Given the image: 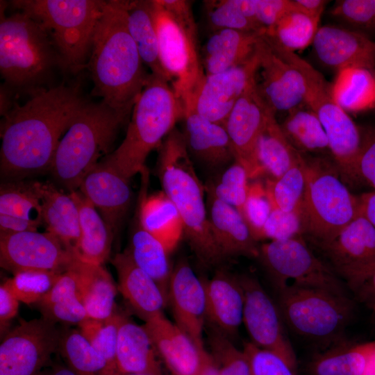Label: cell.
Returning <instances> with one entry per match:
<instances>
[{
  "label": "cell",
  "instance_id": "42",
  "mask_svg": "<svg viewBox=\"0 0 375 375\" xmlns=\"http://www.w3.org/2000/svg\"><path fill=\"white\" fill-rule=\"evenodd\" d=\"M42 185V182L22 180L3 183L0 188V214L40 219Z\"/></svg>",
  "mask_w": 375,
  "mask_h": 375
},
{
  "label": "cell",
  "instance_id": "10",
  "mask_svg": "<svg viewBox=\"0 0 375 375\" xmlns=\"http://www.w3.org/2000/svg\"><path fill=\"white\" fill-rule=\"evenodd\" d=\"M274 50L292 63L306 83L304 102L313 110L326 133L331 158L344 182H355V165L360 148L362 133L348 113L335 101L331 83L309 62L294 52L272 43Z\"/></svg>",
  "mask_w": 375,
  "mask_h": 375
},
{
  "label": "cell",
  "instance_id": "1",
  "mask_svg": "<svg viewBox=\"0 0 375 375\" xmlns=\"http://www.w3.org/2000/svg\"><path fill=\"white\" fill-rule=\"evenodd\" d=\"M31 96L3 115L0 170L9 181L50 169L60 139L88 101L78 84H60Z\"/></svg>",
  "mask_w": 375,
  "mask_h": 375
},
{
  "label": "cell",
  "instance_id": "21",
  "mask_svg": "<svg viewBox=\"0 0 375 375\" xmlns=\"http://www.w3.org/2000/svg\"><path fill=\"white\" fill-rule=\"evenodd\" d=\"M144 326L173 375H201L211 356L164 313L145 322Z\"/></svg>",
  "mask_w": 375,
  "mask_h": 375
},
{
  "label": "cell",
  "instance_id": "16",
  "mask_svg": "<svg viewBox=\"0 0 375 375\" xmlns=\"http://www.w3.org/2000/svg\"><path fill=\"white\" fill-rule=\"evenodd\" d=\"M239 279L244 292L243 322L255 345L273 351L297 368V358L283 325L278 305L258 280L250 275Z\"/></svg>",
  "mask_w": 375,
  "mask_h": 375
},
{
  "label": "cell",
  "instance_id": "56",
  "mask_svg": "<svg viewBox=\"0 0 375 375\" xmlns=\"http://www.w3.org/2000/svg\"><path fill=\"white\" fill-rule=\"evenodd\" d=\"M253 6L255 21L265 32L293 8L291 0H253Z\"/></svg>",
  "mask_w": 375,
  "mask_h": 375
},
{
  "label": "cell",
  "instance_id": "18",
  "mask_svg": "<svg viewBox=\"0 0 375 375\" xmlns=\"http://www.w3.org/2000/svg\"><path fill=\"white\" fill-rule=\"evenodd\" d=\"M260 71L257 81L262 97L276 112L287 111L304 102L306 83L301 72L277 53L267 42L265 33L256 45Z\"/></svg>",
  "mask_w": 375,
  "mask_h": 375
},
{
  "label": "cell",
  "instance_id": "48",
  "mask_svg": "<svg viewBox=\"0 0 375 375\" xmlns=\"http://www.w3.org/2000/svg\"><path fill=\"white\" fill-rule=\"evenodd\" d=\"M330 15L342 26L372 39L375 35V0H339Z\"/></svg>",
  "mask_w": 375,
  "mask_h": 375
},
{
  "label": "cell",
  "instance_id": "59",
  "mask_svg": "<svg viewBox=\"0 0 375 375\" xmlns=\"http://www.w3.org/2000/svg\"><path fill=\"white\" fill-rule=\"evenodd\" d=\"M291 1L295 9L319 19L328 2L326 0H291Z\"/></svg>",
  "mask_w": 375,
  "mask_h": 375
},
{
  "label": "cell",
  "instance_id": "50",
  "mask_svg": "<svg viewBox=\"0 0 375 375\" xmlns=\"http://www.w3.org/2000/svg\"><path fill=\"white\" fill-rule=\"evenodd\" d=\"M210 342L218 375H251L243 350L237 349L225 335L212 332Z\"/></svg>",
  "mask_w": 375,
  "mask_h": 375
},
{
  "label": "cell",
  "instance_id": "13",
  "mask_svg": "<svg viewBox=\"0 0 375 375\" xmlns=\"http://www.w3.org/2000/svg\"><path fill=\"white\" fill-rule=\"evenodd\" d=\"M61 332L43 317L22 319L0 344V375H38L59 348Z\"/></svg>",
  "mask_w": 375,
  "mask_h": 375
},
{
  "label": "cell",
  "instance_id": "11",
  "mask_svg": "<svg viewBox=\"0 0 375 375\" xmlns=\"http://www.w3.org/2000/svg\"><path fill=\"white\" fill-rule=\"evenodd\" d=\"M283 321L299 335L327 342L337 338L349 324L353 304L349 296L304 287L278 290Z\"/></svg>",
  "mask_w": 375,
  "mask_h": 375
},
{
  "label": "cell",
  "instance_id": "5",
  "mask_svg": "<svg viewBox=\"0 0 375 375\" xmlns=\"http://www.w3.org/2000/svg\"><path fill=\"white\" fill-rule=\"evenodd\" d=\"M131 113L102 101H88L58 144L49 169L55 180L69 192L78 190L85 175L108 153Z\"/></svg>",
  "mask_w": 375,
  "mask_h": 375
},
{
  "label": "cell",
  "instance_id": "60",
  "mask_svg": "<svg viewBox=\"0 0 375 375\" xmlns=\"http://www.w3.org/2000/svg\"><path fill=\"white\" fill-rule=\"evenodd\" d=\"M358 215L375 226V190L358 197Z\"/></svg>",
  "mask_w": 375,
  "mask_h": 375
},
{
  "label": "cell",
  "instance_id": "6",
  "mask_svg": "<svg viewBox=\"0 0 375 375\" xmlns=\"http://www.w3.org/2000/svg\"><path fill=\"white\" fill-rule=\"evenodd\" d=\"M60 67L58 54L47 33L30 16L1 12L0 73L8 92L33 93Z\"/></svg>",
  "mask_w": 375,
  "mask_h": 375
},
{
  "label": "cell",
  "instance_id": "62",
  "mask_svg": "<svg viewBox=\"0 0 375 375\" xmlns=\"http://www.w3.org/2000/svg\"><path fill=\"white\" fill-rule=\"evenodd\" d=\"M201 375H218L216 365L212 357L204 368Z\"/></svg>",
  "mask_w": 375,
  "mask_h": 375
},
{
  "label": "cell",
  "instance_id": "63",
  "mask_svg": "<svg viewBox=\"0 0 375 375\" xmlns=\"http://www.w3.org/2000/svg\"><path fill=\"white\" fill-rule=\"evenodd\" d=\"M364 375H375V349L369 358Z\"/></svg>",
  "mask_w": 375,
  "mask_h": 375
},
{
  "label": "cell",
  "instance_id": "2",
  "mask_svg": "<svg viewBox=\"0 0 375 375\" xmlns=\"http://www.w3.org/2000/svg\"><path fill=\"white\" fill-rule=\"evenodd\" d=\"M86 67L94 84L93 96L112 108L133 110L149 74L128 31L126 1H106Z\"/></svg>",
  "mask_w": 375,
  "mask_h": 375
},
{
  "label": "cell",
  "instance_id": "41",
  "mask_svg": "<svg viewBox=\"0 0 375 375\" xmlns=\"http://www.w3.org/2000/svg\"><path fill=\"white\" fill-rule=\"evenodd\" d=\"M319 20L293 6L265 35L272 43L285 50H303L312 44Z\"/></svg>",
  "mask_w": 375,
  "mask_h": 375
},
{
  "label": "cell",
  "instance_id": "26",
  "mask_svg": "<svg viewBox=\"0 0 375 375\" xmlns=\"http://www.w3.org/2000/svg\"><path fill=\"white\" fill-rule=\"evenodd\" d=\"M115 268L118 288L132 310L144 322L163 314L168 306L167 296L156 282L133 261L125 250L111 259Z\"/></svg>",
  "mask_w": 375,
  "mask_h": 375
},
{
  "label": "cell",
  "instance_id": "12",
  "mask_svg": "<svg viewBox=\"0 0 375 375\" xmlns=\"http://www.w3.org/2000/svg\"><path fill=\"white\" fill-rule=\"evenodd\" d=\"M258 258L277 290L304 287L348 296L338 274L313 253L301 236L262 244Z\"/></svg>",
  "mask_w": 375,
  "mask_h": 375
},
{
  "label": "cell",
  "instance_id": "24",
  "mask_svg": "<svg viewBox=\"0 0 375 375\" xmlns=\"http://www.w3.org/2000/svg\"><path fill=\"white\" fill-rule=\"evenodd\" d=\"M342 276L375 263V226L358 215L330 241L317 245Z\"/></svg>",
  "mask_w": 375,
  "mask_h": 375
},
{
  "label": "cell",
  "instance_id": "30",
  "mask_svg": "<svg viewBox=\"0 0 375 375\" xmlns=\"http://www.w3.org/2000/svg\"><path fill=\"white\" fill-rule=\"evenodd\" d=\"M71 267L76 274L78 296L88 317L102 320L115 313L117 287L102 265L77 258Z\"/></svg>",
  "mask_w": 375,
  "mask_h": 375
},
{
  "label": "cell",
  "instance_id": "22",
  "mask_svg": "<svg viewBox=\"0 0 375 375\" xmlns=\"http://www.w3.org/2000/svg\"><path fill=\"white\" fill-rule=\"evenodd\" d=\"M129 180L102 159L85 175L78 188L113 232L130 206Z\"/></svg>",
  "mask_w": 375,
  "mask_h": 375
},
{
  "label": "cell",
  "instance_id": "51",
  "mask_svg": "<svg viewBox=\"0 0 375 375\" xmlns=\"http://www.w3.org/2000/svg\"><path fill=\"white\" fill-rule=\"evenodd\" d=\"M251 375H297V368L277 353L260 348L251 342L244 345Z\"/></svg>",
  "mask_w": 375,
  "mask_h": 375
},
{
  "label": "cell",
  "instance_id": "3",
  "mask_svg": "<svg viewBox=\"0 0 375 375\" xmlns=\"http://www.w3.org/2000/svg\"><path fill=\"white\" fill-rule=\"evenodd\" d=\"M156 172L163 192L176 206L184 235L197 260L206 267L224 259L214 240L205 202V186L198 177L182 131L174 128L158 147Z\"/></svg>",
  "mask_w": 375,
  "mask_h": 375
},
{
  "label": "cell",
  "instance_id": "8",
  "mask_svg": "<svg viewBox=\"0 0 375 375\" xmlns=\"http://www.w3.org/2000/svg\"><path fill=\"white\" fill-rule=\"evenodd\" d=\"M151 1L161 64L183 103L205 76L192 2Z\"/></svg>",
  "mask_w": 375,
  "mask_h": 375
},
{
  "label": "cell",
  "instance_id": "49",
  "mask_svg": "<svg viewBox=\"0 0 375 375\" xmlns=\"http://www.w3.org/2000/svg\"><path fill=\"white\" fill-rule=\"evenodd\" d=\"M62 274L52 271L24 270L14 274L7 281L19 301L35 304L53 288Z\"/></svg>",
  "mask_w": 375,
  "mask_h": 375
},
{
  "label": "cell",
  "instance_id": "44",
  "mask_svg": "<svg viewBox=\"0 0 375 375\" xmlns=\"http://www.w3.org/2000/svg\"><path fill=\"white\" fill-rule=\"evenodd\" d=\"M58 349L67 366L76 375H99L108 367L105 358L78 330L69 329L61 333Z\"/></svg>",
  "mask_w": 375,
  "mask_h": 375
},
{
  "label": "cell",
  "instance_id": "9",
  "mask_svg": "<svg viewBox=\"0 0 375 375\" xmlns=\"http://www.w3.org/2000/svg\"><path fill=\"white\" fill-rule=\"evenodd\" d=\"M304 158L303 234L318 245L332 240L359 215L358 197L350 192L333 159Z\"/></svg>",
  "mask_w": 375,
  "mask_h": 375
},
{
  "label": "cell",
  "instance_id": "19",
  "mask_svg": "<svg viewBox=\"0 0 375 375\" xmlns=\"http://www.w3.org/2000/svg\"><path fill=\"white\" fill-rule=\"evenodd\" d=\"M168 306L174 323L201 349H204L203 332L207 319L206 294L203 280L189 262L179 260L173 266L168 288Z\"/></svg>",
  "mask_w": 375,
  "mask_h": 375
},
{
  "label": "cell",
  "instance_id": "38",
  "mask_svg": "<svg viewBox=\"0 0 375 375\" xmlns=\"http://www.w3.org/2000/svg\"><path fill=\"white\" fill-rule=\"evenodd\" d=\"M276 113L269 115L257 145V158L262 174H268L271 179L283 176L302 155L283 135Z\"/></svg>",
  "mask_w": 375,
  "mask_h": 375
},
{
  "label": "cell",
  "instance_id": "28",
  "mask_svg": "<svg viewBox=\"0 0 375 375\" xmlns=\"http://www.w3.org/2000/svg\"><path fill=\"white\" fill-rule=\"evenodd\" d=\"M264 33L233 29L211 32L201 53L205 75L220 73L247 62L255 55L258 41Z\"/></svg>",
  "mask_w": 375,
  "mask_h": 375
},
{
  "label": "cell",
  "instance_id": "45",
  "mask_svg": "<svg viewBox=\"0 0 375 375\" xmlns=\"http://www.w3.org/2000/svg\"><path fill=\"white\" fill-rule=\"evenodd\" d=\"M122 316L116 312L106 319L88 318L78 324L80 333L106 360L108 367L105 369H117L116 351Z\"/></svg>",
  "mask_w": 375,
  "mask_h": 375
},
{
  "label": "cell",
  "instance_id": "14",
  "mask_svg": "<svg viewBox=\"0 0 375 375\" xmlns=\"http://www.w3.org/2000/svg\"><path fill=\"white\" fill-rule=\"evenodd\" d=\"M77 258L48 231L0 232V265L12 274L24 270L63 273Z\"/></svg>",
  "mask_w": 375,
  "mask_h": 375
},
{
  "label": "cell",
  "instance_id": "33",
  "mask_svg": "<svg viewBox=\"0 0 375 375\" xmlns=\"http://www.w3.org/2000/svg\"><path fill=\"white\" fill-rule=\"evenodd\" d=\"M69 194L79 214L77 257L83 262L102 265L110 256L114 232L80 191Z\"/></svg>",
  "mask_w": 375,
  "mask_h": 375
},
{
  "label": "cell",
  "instance_id": "58",
  "mask_svg": "<svg viewBox=\"0 0 375 375\" xmlns=\"http://www.w3.org/2000/svg\"><path fill=\"white\" fill-rule=\"evenodd\" d=\"M42 225L40 219H27L0 214V232L38 231Z\"/></svg>",
  "mask_w": 375,
  "mask_h": 375
},
{
  "label": "cell",
  "instance_id": "61",
  "mask_svg": "<svg viewBox=\"0 0 375 375\" xmlns=\"http://www.w3.org/2000/svg\"><path fill=\"white\" fill-rule=\"evenodd\" d=\"M38 375H76L68 366L56 365L43 369Z\"/></svg>",
  "mask_w": 375,
  "mask_h": 375
},
{
  "label": "cell",
  "instance_id": "57",
  "mask_svg": "<svg viewBox=\"0 0 375 375\" xmlns=\"http://www.w3.org/2000/svg\"><path fill=\"white\" fill-rule=\"evenodd\" d=\"M19 301L12 291L7 280L0 286L1 334L5 333L8 323L17 314Z\"/></svg>",
  "mask_w": 375,
  "mask_h": 375
},
{
  "label": "cell",
  "instance_id": "53",
  "mask_svg": "<svg viewBox=\"0 0 375 375\" xmlns=\"http://www.w3.org/2000/svg\"><path fill=\"white\" fill-rule=\"evenodd\" d=\"M303 234L301 210L286 212L272 207V212L260 233V240H286Z\"/></svg>",
  "mask_w": 375,
  "mask_h": 375
},
{
  "label": "cell",
  "instance_id": "37",
  "mask_svg": "<svg viewBox=\"0 0 375 375\" xmlns=\"http://www.w3.org/2000/svg\"><path fill=\"white\" fill-rule=\"evenodd\" d=\"M126 251L135 265L156 282L168 299L173 269L169 258L170 253L158 239L141 226L138 218Z\"/></svg>",
  "mask_w": 375,
  "mask_h": 375
},
{
  "label": "cell",
  "instance_id": "36",
  "mask_svg": "<svg viewBox=\"0 0 375 375\" xmlns=\"http://www.w3.org/2000/svg\"><path fill=\"white\" fill-rule=\"evenodd\" d=\"M35 305L43 317L56 324H79L89 318L78 296L76 274L71 267Z\"/></svg>",
  "mask_w": 375,
  "mask_h": 375
},
{
  "label": "cell",
  "instance_id": "40",
  "mask_svg": "<svg viewBox=\"0 0 375 375\" xmlns=\"http://www.w3.org/2000/svg\"><path fill=\"white\" fill-rule=\"evenodd\" d=\"M375 342L342 344L315 356L308 369L310 375H364Z\"/></svg>",
  "mask_w": 375,
  "mask_h": 375
},
{
  "label": "cell",
  "instance_id": "39",
  "mask_svg": "<svg viewBox=\"0 0 375 375\" xmlns=\"http://www.w3.org/2000/svg\"><path fill=\"white\" fill-rule=\"evenodd\" d=\"M333 96L347 112L375 107V70L352 67L337 73L331 83Z\"/></svg>",
  "mask_w": 375,
  "mask_h": 375
},
{
  "label": "cell",
  "instance_id": "32",
  "mask_svg": "<svg viewBox=\"0 0 375 375\" xmlns=\"http://www.w3.org/2000/svg\"><path fill=\"white\" fill-rule=\"evenodd\" d=\"M142 187L138 212L139 222L171 253L184 235L181 216L163 191L147 195L144 183Z\"/></svg>",
  "mask_w": 375,
  "mask_h": 375
},
{
  "label": "cell",
  "instance_id": "17",
  "mask_svg": "<svg viewBox=\"0 0 375 375\" xmlns=\"http://www.w3.org/2000/svg\"><path fill=\"white\" fill-rule=\"evenodd\" d=\"M259 67L256 53L245 63L228 70L205 75L190 97L183 102L188 108L210 121L222 125L236 101Z\"/></svg>",
  "mask_w": 375,
  "mask_h": 375
},
{
  "label": "cell",
  "instance_id": "46",
  "mask_svg": "<svg viewBox=\"0 0 375 375\" xmlns=\"http://www.w3.org/2000/svg\"><path fill=\"white\" fill-rule=\"evenodd\" d=\"M249 179L246 169L235 160L204 186L217 199L232 206L242 215L249 190Z\"/></svg>",
  "mask_w": 375,
  "mask_h": 375
},
{
  "label": "cell",
  "instance_id": "47",
  "mask_svg": "<svg viewBox=\"0 0 375 375\" xmlns=\"http://www.w3.org/2000/svg\"><path fill=\"white\" fill-rule=\"evenodd\" d=\"M203 4L210 33L219 29L265 33L244 15L238 0H208Z\"/></svg>",
  "mask_w": 375,
  "mask_h": 375
},
{
  "label": "cell",
  "instance_id": "64",
  "mask_svg": "<svg viewBox=\"0 0 375 375\" xmlns=\"http://www.w3.org/2000/svg\"><path fill=\"white\" fill-rule=\"evenodd\" d=\"M99 375H147V374H123L119 372H118L117 369L114 370H108V369H104L103 372H101Z\"/></svg>",
  "mask_w": 375,
  "mask_h": 375
},
{
  "label": "cell",
  "instance_id": "27",
  "mask_svg": "<svg viewBox=\"0 0 375 375\" xmlns=\"http://www.w3.org/2000/svg\"><path fill=\"white\" fill-rule=\"evenodd\" d=\"M203 282L207 319L224 335L235 334L243 322L244 301L239 276L220 269Z\"/></svg>",
  "mask_w": 375,
  "mask_h": 375
},
{
  "label": "cell",
  "instance_id": "54",
  "mask_svg": "<svg viewBox=\"0 0 375 375\" xmlns=\"http://www.w3.org/2000/svg\"><path fill=\"white\" fill-rule=\"evenodd\" d=\"M342 277L355 297L375 311V263L351 270Z\"/></svg>",
  "mask_w": 375,
  "mask_h": 375
},
{
  "label": "cell",
  "instance_id": "31",
  "mask_svg": "<svg viewBox=\"0 0 375 375\" xmlns=\"http://www.w3.org/2000/svg\"><path fill=\"white\" fill-rule=\"evenodd\" d=\"M41 198L42 225L77 256L80 226L75 201L69 194L63 193L51 183H42Z\"/></svg>",
  "mask_w": 375,
  "mask_h": 375
},
{
  "label": "cell",
  "instance_id": "4",
  "mask_svg": "<svg viewBox=\"0 0 375 375\" xmlns=\"http://www.w3.org/2000/svg\"><path fill=\"white\" fill-rule=\"evenodd\" d=\"M183 115V103L170 83L149 74L134 104L124 140L103 160L128 179L141 174L150 152L158 149Z\"/></svg>",
  "mask_w": 375,
  "mask_h": 375
},
{
  "label": "cell",
  "instance_id": "15",
  "mask_svg": "<svg viewBox=\"0 0 375 375\" xmlns=\"http://www.w3.org/2000/svg\"><path fill=\"white\" fill-rule=\"evenodd\" d=\"M256 76L236 101L224 125L235 160L244 167L250 179L262 175L257 158V145L269 115L275 112L260 93Z\"/></svg>",
  "mask_w": 375,
  "mask_h": 375
},
{
  "label": "cell",
  "instance_id": "43",
  "mask_svg": "<svg viewBox=\"0 0 375 375\" xmlns=\"http://www.w3.org/2000/svg\"><path fill=\"white\" fill-rule=\"evenodd\" d=\"M265 188L272 207L286 212L301 210L306 189L304 154L283 176L268 178Z\"/></svg>",
  "mask_w": 375,
  "mask_h": 375
},
{
  "label": "cell",
  "instance_id": "23",
  "mask_svg": "<svg viewBox=\"0 0 375 375\" xmlns=\"http://www.w3.org/2000/svg\"><path fill=\"white\" fill-rule=\"evenodd\" d=\"M182 133L192 160L210 170L224 169L235 161V152L224 125L183 107Z\"/></svg>",
  "mask_w": 375,
  "mask_h": 375
},
{
  "label": "cell",
  "instance_id": "29",
  "mask_svg": "<svg viewBox=\"0 0 375 375\" xmlns=\"http://www.w3.org/2000/svg\"><path fill=\"white\" fill-rule=\"evenodd\" d=\"M157 355L144 325L122 315L118 328L117 370L123 374L163 375Z\"/></svg>",
  "mask_w": 375,
  "mask_h": 375
},
{
  "label": "cell",
  "instance_id": "52",
  "mask_svg": "<svg viewBox=\"0 0 375 375\" xmlns=\"http://www.w3.org/2000/svg\"><path fill=\"white\" fill-rule=\"evenodd\" d=\"M272 210L265 185L258 182L249 184L242 215L256 241L260 240L261 231Z\"/></svg>",
  "mask_w": 375,
  "mask_h": 375
},
{
  "label": "cell",
  "instance_id": "7",
  "mask_svg": "<svg viewBox=\"0 0 375 375\" xmlns=\"http://www.w3.org/2000/svg\"><path fill=\"white\" fill-rule=\"evenodd\" d=\"M106 1L15 0L12 7L30 16L49 38L60 67L76 74L86 67L97 21Z\"/></svg>",
  "mask_w": 375,
  "mask_h": 375
},
{
  "label": "cell",
  "instance_id": "55",
  "mask_svg": "<svg viewBox=\"0 0 375 375\" xmlns=\"http://www.w3.org/2000/svg\"><path fill=\"white\" fill-rule=\"evenodd\" d=\"M361 144L355 165L356 178L375 190V127L361 128Z\"/></svg>",
  "mask_w": 375,
  "mask_h": 375
},
{
  "label": "cell",
  "instance_id": "20",
  "mask_svg": "<svg viewBox=\"0 0 375 375\" xmlns=\"http://www.w3.org/2000/svg\"><path fill=\"white\" fill-rule=\"evenodd\" d=\"M319 62L337 73L352 67L375 69V41L342 26L319 27L312 42Z\"/></svg>",
  "mask_w": 375,
  "mask_h": 375
},
{
  "label": "cell",
  "instance_id": "25",
  "mask_svg": "<svg viewBox=\"0 0 375 375\" xmlns=\"http://www.w3.org/2000/svg\"><path fill=\"white\" fill-rule=\"evenodd\" d=\"M205 190L210 228L224 259L240 256L258 258L259 246L243 216L234 207Z\"/></svg>",
  "mask_w": 375,
  "mask_h": 375
},
{
  "label": "cell",
  "instance_id": "34",
  "mask_svg": "<svg viewBox=\"0 0 375 375\" xmlns=\"http://www.w3.org/2000/svg\"><path fill=\"white\" fill-rule=\"evenodd\" d=\"M126 11L128 31L143 64L149 68L151 74L169 82L160 58L151 0L126 1Z\"/></svg>",
  "mask_w": 375,
  "mask_h": 375
},
{
  "label": "cell",
  "instance_id": "35",
  "mask_svg": "<svg viewBox=\"0 0 375 375\" xmlns=\"http://www.w3.org/2000/svg\"><path fill=\"white\" fill-rule=\"evenodd\" d=\"M280 126L290 144L301 153L331 158L324 128L305 102L289 110Z\"/></svg>",
  "mask_w": 375,
  "mask_h": 375
}]
</instances>
